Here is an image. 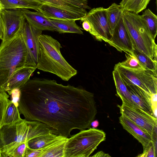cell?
<instances>
[{"mask_svg": "<svg viewBox=\"0 0 157 157\" xmlns=\"http://www.w3.org/2000/svg\"><path fill=\"white\" fill-rule=\"evenodd\" d=\"M50 20L56 28V31L60 33L83 34L81 28L76 23L75 20L50 19Z\"/></svg>", "mask_w": 157, "mask_h": 157, "instance_id": "ffe728a7", "label": "cell"}, {"mask_svg": "<svg viewBox=\"0 0 157 157\" xmlns=\"http://www.w3.org/2000/svg\"><path fill=\"white\" fill-rule=\"evenodd\" d=\"M0 157H2L0 150Z\"/></svg>", "mask_w": 157, "mask_h": 157, "instance_id": "ab89813d", "label": "cell"}, {"mask_svg": "<svg viewBox=\"0 0 157 157\" xmlns=\"http://www.w3.org/2000/svg\"><path fill=\"white\" fill-rule=\"evenodd\" d=\"M28 53L21 33L0 45V93L5 91L6 84L16 71L28 66Z\"/></svg>", "mask_w": 157, "mask_h": 157, "instance_id": "277c9868", "label": "cell"}, {"mask_svg": "<svg viewBox=\"0 0 157 157\" xmlns=\"http://www.w3.org/2000/svg\"><path fill=\"white\" fill-rule=\"evenodd\" d=\"M60 136L52 133L43 135L29 141L28 146L32 149H41L52 143Z\"/></svg>", "mask_w": 157, "mask_h": 157, "instance_id": "7402d4cb", "label": "cell"}, {"mask_svg": "<svg viewBox=\"0 0 157 157\" xmlns=\"http://www.w3.org/2000/svg\"><path fill=\"white\" fill-rule=\"evenodd\" d=\"M39 53L36 68L53 74L64 81L75 75L77 71L66 60L60 52L61 45L50 36L41 34L39 38Z\"/></svg>", "mask_w": 157, "mask_h": 157, "instance_id": "3957f363", "label": "cell"}, {"mask_svg": "<svg viewBox=\"0 0 157 157\" xmlns=\"http://www.w3.org/2000/svg\"><path fill=\"white\" fill-rule=\"evenodd\" d=\"M90 23L91 29L90 33L98 41L108 43L112 36L106 9L103 7L94 8L83 18Z\"/></svg>", "mask_w": 157, "mask_h": 157, "instance_id": "ba28073f", "label": "cell"}, {"mask_svg": "<svg viewBox=\"0 0 157 157\" xmlns=\"http://www.w3.org/2000/svg\"><path fill=\"white\" fill-rule=\"evenodd\" d=\"M42 31L26 21L21 34L28 53V66L36 67L39 53V38Z\"/></svg>", "mask_w": 157, "mask_h": 157, "instance_id": "30bf717a", "label": "cell"}, {"mask_svg": "<svg viewBox=\"0 0 157 157\" xmlns=\"http://www.w3.org/2000/svg\"><path fill=\"white\" fill-rule=\"evenodd\" d=\"M119 120L123 128L142 144L143 152L148 149L152 143L155 142L154 138L124 116L121 115Z\"/></svg>", "mask_w": 157, "mask_h": 157, "instance_id": "4fadbf2b", "label": "cell"}, {"mask_svg": "<svg viewBox=\"0 0 157 157\" xmlns=\"http://www.w3.org/2000/svg\"><path fill=\"white\" fill-rule=\"evenodd\" d=\"M113 75L117 94L118 96L121 99H125L129 103L134 105L131 99L129 92L127 86L116 70L114 69Z\"/></svg>", "mask_w": 157, "mask_h": 157, "instance_id": "484cf974", "label": "cell"}, {"mask_svg": "<svg viewBox=\"0 0 157 157\" xmlns=\"http://www.w3.org/2000/svg\"><path fill=\"white\" fill-rule=\"evenodd\" d=\"M133 53L140 63L145 69L157 73V62L154 61L145 54L135 48Z\"/></svg>", "mask_w": 157, "mask_h": 157, "instance_id": "83f0119b", "label": "cell"}, {"mask_svg": "<svg viewBox=\"0 0 157 157\" xmlns=\"http://www.w3.org/2000/svg\"><path fill=\"white\" fill-rule=\"evenodd\" d=\"M21 91L19 88L13 89L11 93V102L18 108L20 99Z\"/></svg>", "mask_w": 157, "mask_h": 157, "instance_id": "d6a6232c", "label": "cell"}, {"mask_svg": "<svg viewBox=\"0 0 157 157\" xmlns=\"http://www.w3.org/2000/svg\"><path fill=\"white\" fill-rule=\"evenodd\" d=\"M40 149H32L28 146L26 150L25 157H40Z\"/></svg>", "mask_w": 157, "mask_h": 157, "instance_id": "836d02e7", "label": "cell"}, {"mask_svg": "<svg viewBox=\"0 0 157 157\" xmlns=\"http://www.w3.org/2000/svg\"><path fill=\"white\" fill-rule=\"evenodd\" d=\"M157 94H153L151 95V108L154 116L157 118Z\"/></svg>", "mask_w": 157, "mask_h": 157, "instance_id": "e575fe53", "label": "cell"}, {"mask_svg": "<svg viewBox=\"0 0 157 157\" xmlns=\"http://www.w3.org/2000/svg\"><path fill=\"white\" fill-rule=\"evenodd\" d=\"M99 124V122L97 120H94L91 123V126H92V128H96L98 126Z\"/></svg>", "mask_w": 157, "mask_h": 157, "instance_id": "74e56055", "label": "cell"}, {"mask_svg": "<svg viewBox=\"0 0 157 157\" xmlns=\"http://www.w3.org/2000/svg\"><path fill=\"white\" fill-rule=\"evenodd\" d=\"M141 17L152 39L155 40L157 34V16L149 9L145 10Z\"/></svg>", "mask_w": 157, "mask_h": 157, "instance_id": "d4e9b609", "label": "cell"}, {"mask_svg": "<svg viewBox=\"0 0 157 157\" xmlns=\"http://www.w3.org/2000/svg\"><path fill=\"white\" fill-rule=\"evenodd\" d=\"M122 104L117 105L122 115L147 132L154 138L156 131L157 118L139 107L121 98Z\"/></svg>", "mask_w": 157, "mask_h": 157, "instance_id": "52a82bcc", "label": "cell"}, {"mask_svg": "<svg viewBox=\"0 0 157 157\" xmlns=\"http://www.w3.org/2000/svg\"><path fill=\"white\" fill-rule=\"evenodd\" d=\"M3 9V6L1 3L0 2V13L1 11Z\"/></svg>", "mask_w": 157, "mask_h": 157, "instance_id": "f35d334b", "label": "cell"}, {"mask_svg": "<svg viewBox=\"0 0 157 157\" xmlns=\"http://www.w3.org/2000/svg\"><path fill=\"white\" fill-rule=\"evenodd\" d=\"M28 146V142H24L21 144L10 153L9 157H25L26 150Z\"/></svg>", "mask_w": 157, "mask_h": 157, "instance_id": "4dcf8cb0", "label": "cell"}, {"mask_svg": "<svg viewBox=\"0 0 157 157\" xmlns=\"http://www.w3.org/2000/svg\"><path fill=\"white\" fill-rule=\"evenodd\" d=\"M20 89V114L49 126L57 135L70 137L74 129L90 128L97 113L94 94L80 86L35 77Z\"/></svg>", "mask_w": 157, "mask_h": 157, "instance_id": "6da1fadb", "label": "cell"}, {"mask_svg": "<svg viewBox=\"0 0 157 157\" xmlns=\"http://www.w3.org/2000/svg\"><path fill=\"white\" fill-rule=\"evenodd\" d=\"M126 86L129 92L131 99L134 104L154 116L151 108V94L136 85Z\"/></svg>", "mask_w": 157, "mask_h": 157, "instance_id": "2e32d148", "label": "cell"}, {"mask_svg": "<svg viewBox=\"0 0 157 157\" xmlns=\"http://www.w3.org/2000/svg\"><path fill=\"white\" fill-rule=\"evenodd\" d=\"M9 95L5 92L0 93V129L2 126V123L6 110L11 102L9 99Z\"/></svg>", "mask_w": 157, "mask_h": 157, "instance_id": "f546056e", "label": "cell"}, {"mask_svg": "<svg viewBox=\"0 0 157 157\" xmlns=\"http://www.w3.org/2000/svg\"><path fill=\"white\" fill-rule=\"evenodd\" d=\"M3 9H14L25 8L39 11L42 5L36 0H0Z\"/></svg>", "mask_w": 157, "mask_h": 157, "instance_id": "44dd1931", "label": "cell"}, {"mask_svg": "<svg viewBox=\"0 0 157 157\" xmlns=\"http://www.w3.org/2000/svg\"><path fill=\"white\" fill-rule=\"evenodd\" d=\"M151 0H122L119 5L124 11L138 14L146 9Z\"/></svg>", "mask_w": 157, "mask_h": 157, "instance_id": "cb8c5ba5", "label": "cell"}, {"mask_svg": "<svg viewBox=\"0 0 157 157\" xmlns=\"http://www.w3.org/2000/svg\"><path fill=\"white\" fill-rule=\"evenodd\" d=\"M106 139L102 130L93 128L80 131L68 138L64 149V157H88Z\"/></svg>", "mask_w": 157, "mask_h": 157, "instance_id": "8992f818", "label": "cell"}, {"mask_svg": "<svg viewBox=\"0 0 157 157\" xmlns=\"http://www.w3.org/2000/svg\"><path fill=\"white\" fill-rule=\"evenodd\" d=\"M122 17L134 48L157 62V44L151 36L140 15L124 11Z\"/></svg>", "mask_w": 157, "mask_h": 157, "instance_id": "5b68a950", "label": "cell"}, {"mask_svg": "<svg viewBox=\"0 0 157 157\" xmlns=\"http://www.w3.org/2000/svg\"><path fill=\"white\" fill-rule=\"evenodd\" d=\"M0 15L4 29L2 42L11 39L22 32L26 20L20 9H3Z\"/></svg>", "mask_w": 157, "mask_h": 157, "instance_id": "9c48e42d", "label": "cell"}, {"mask_svg": "<svg viewBox=\"0 0 157 157\" xmlns=\"http://www.w3.org/2000/svg\"><path fill=\"white\" fill-rule=\"evenodd\" d=\"M39 11L49 19H75L80 20L84 16L75 13L64 11L51 6L42 4Z\"/></svg>", "mask_w": 157, "mask_h": 157, "instance_id": "e0dca14e", "label": "cell"}, {"mask_svg": "<svg viewBox=\"0 0 157 157\" xmlns=\"http://www.w3.org/2000/svg\"><path fill=\"white\" fill-rule=\"evenodd\" d=\"M114 69L118 71L125 85H136L148 93L152 94L136 75L131 70L122 67L118 63L115 65Z\"/></svg>", "mask_w": 157, "mask_h": 157, "instance_id": "d6986e66", "label": "cell"}, {"mask_svg": "<svg viewBox=\"0 0 157 157\" xmlns=\"http://www.w3.org/2000/svg\"><path fill=\"white\" fill-rule=\"evenodd\" d=\"M36 69L35 67L25 66L16 71L7 82L5 91L10 95L13 89H20L29 80L31 76Z\"/></svg>", "mask_w": 157, "mask_h": 157, "instance_id": "5bb4252c", "label": "cell"}, {"mask_svg": "<svg viewBox=\"0 0 157 157\" xmlns=\"http://www.w3.org/2000/svg\"><path fill=\"white\" fill-rule=\"evenodd\" d=\"M68 137L60 136L52 143L40 150V157H64V149Z\"/></svg>", "mask_w": 157, "mask_h": 157, "instance_id": "ac0fdd59", "label": "cell"}, {"mask_svg": "<svg viewBox=\"0 0 157 157\" xmlns=\"http://www.w3.org/2000/svg\"><path fill=\"white\" fill-rule=\"evenodd\" d=\"M124 11L119 5L115 3H112L106 9L107 16L112 35L115 27L122 17Z\"/></svg>", "mask_w": 157, "mask_h": 157, "instance_id": "603a6c76", "label": "cell"}, {"mask_svg": "<svg viewBox=\"0 0 157 157\" xmlns=\"http://www.w3.org/2000/svg\"><path fill=\"white\" fill-rule=\"evenodd\" d=\"M126 59L118 63L121 66L130 69H145L140 63L133 53L126 52Z\"/></svg>", "mask_w": 157, "mask_h": 157, "instance_id": "f1b7e54d", "label": "cell"}, {"mask_svg": "<svg viewBox=\"0 0 157 157\" xmlns=\"http://www.w3.org/2000/svg\"><path fill=\"white\" fill-rule=\"evenodd\" d=\"M90 157H111V156L109 155L108 154L105 153L102 151H98L94 155L90 156Z\"/></svg>", "mask_w": 157, "mask_h": 157, "instance_id": "d590c367", "label": "cell"}, {"mask_svg": "<svg viewBox=\"0 0 157 157\" xmlns=\"http://www.w3.org/2000/svg\"><path fill=\"white\" fill-rule=\"evenodd\" d=\"M22 119L18 108L11 102L6 112L2 126L14 124Z\"/></svg>", "mask_w": 157, "mask_h": 157, "instance_id": "4316f807", "label": "cell"}, {"mask_svg": "<svg viewBox=\"0 0 157 157\" xmlns=\"http://www.w3.org/2000/svg\"><path fill=\"white\" fill-rule=\"evenodd\" d=\"M4 35L3 26L0 15V39L1 40H2L3 39Z\"/></svg>", "mask_w": 157, "mask_h": 157, "instance_id": "8d00e7d4", "label": "cell"}, {"mask_svg": "<svg viewBox=\"0 0 157 157\" xmlns=\"http://www.w3.org/2000/svg\"><path fill=\"white\" fill-rule=\"evenodd\" d=\"M52 133L55 134L53 130L47 125L25 119L12 124L4 125L0 129L2 157H9L15 148L23 142Z\"/></svg>", "mask_w": 157, "mask_h": 157, "instance_id": "7a4b0ae2", "label": "cell"}, {"mask_svg": "<svg viewBox=\"0 0 157 157\" xmlns=\"http://www.w3.org/2000/svg\"><path fill=\"white\" fill-rule=\"evenodd\" d=\"M108 43L119 52H133L134 49L133 45L124 24L122 17L115 27Z\"/></svg>", "mask_w": 157, "mask_h": 157, "instance_id": "8fae6325", "label": "cell"}, {"mask_svg": "<svg viewBox=\"0 0 157 157\" xmlns=\"http://www.w3.org/2000/svg\"><path fill=\"white\" fill-rule=\"evenodd\" d=\"M155 142L152 143L148 149L145 152L138 155L137 157H155Z\"/></svg>", "mask_w": 157, "mask_h": 157, "instance_id": "1f68e13d", "label": "cell"}, {"mask_svg": "<svg viewBox=\"0 0 157 157\" xmlns=\"http://www.w3.org/2000/svg\"><path fill=\"white\" fill-rule=\"evenodd\" d=\"M42 4L46 5L59 9L85 16L86 10L91 9L87 0H36Z\"/></svg>", "mask_w": 157, "mask_h": 157, "instance_id": "7c38bea8", "label": "cell"}, {"mask_svg": "<svg viewBox=\"0 0 157 157\" xmlns=\"http://www.w3.org/2000/svg\"><path fill=\"white\" fill-rule=\"evenodd\" d=\"M20 9L26 21L32 26L42 31H56V28L50 19L40 12L32 11L25 8Z\"/></svg>", "mask_w": 157, "mask_h": 157, "instance_id": "9a60e30c", "label": "cell"}]
</instances>
